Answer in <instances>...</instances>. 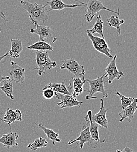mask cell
I'll return each instance as SVG.
<instances>
[{
	"mask_svg": "<svg viewBox=\"0 0 137 152\" xmlns=\"http://www.w3.org/2000/svg\"><path fill=\"white\" fill-rule=\"evenodd\" d=\"M117 152H134L129 147L126 146L124 149L122 150H117Z\"/></svg>",
	"mask_w": 137,
	"mask_h": 152,
	"instance_id": "cell-29",
	"label": "cell"
},
{
	"mask_svg": "<svg viewBox=\"0 0 137 152\" xmlns=\"http://www.w3.org/2000/svg\"><path fill=\"white\" fill-rule=\"evenodd\" d=\"M11 49L8 51L10 57L18 58L20 57V53L22 51V42L20 39H11Z\"/></svg>",
	"mask_w": 137,
	"mask_h": 152,
	"instance_id": "cell-18",
	"label": "cell"
},
{
	"mask_svg": "<svg viewBox=\"0 0 137 152\" xmlns=\"http://www.w3.org/2000/svg\"><path fill=\"white\" fill-rule=\"evenodd\" d=\"M92 111H89L87 112V115L85 116V120L89 123V130L91 136L92 138L96 142L104 143L105 142L106 139L103 140H100L99 137V133H98V127L99 125L96 122L92 121Z\"/></svg>",
	"mask_w": 137,
	"mask_h": 152,
	"instance_id": "cell-13",
	"label": "cell"
},
{
	"mask_svg": "<svg viewBox=\"0 0 137 152\" xmlns=\"http://www.w3.org/2000/svg\"><path fill=\"white\" fill-rule=\"evenodd\" d=\"M117 57V55L113 56V60L109 63L107 67L105 69V73L106 75V77H108V84H111L114 79L119 80L122 76L124 75V74L122 72H119L117 69L116 62Z\"/></svg>",
	"mask_w": 137,
	"mask_h": 152,
	"instance_id": "cell-10",
	"label": "cell"
},
{
	"mask_svg": "<svg viewBox=\"0 0 137 152\" xmlns=\"http://www.w3.org/2000/svg\"><path fill=\"white\" fill-rule=\"evenodd\" d=\"M106 77L105 73L101 77H99L95 80L86 79V81L89 83L90 86V88L87 91L89 94L86 96V99H96L97 96H95V94L96 93H101L103 95V98H107L108 95L105 91L104 87V77Z\"/></svg>",
	"mask_w": 137,
	"mask_h": 152,
	"instance_id": "cell-4",
	"label": "cell"
},
{
	"mask_svg": "<svg viewBox=\"0 0 137 152\" xmlns=\"http://www.w3.org/2000/svg\"><path fill=\"white\" fill-rule=\"evenodd\" d=\"M124 22H125V20L124 19L120 20L119 19L118 15H117L116 17L112 15L107 19L108 25L110 27H113L117 29L118 36H119L121 35L120 25L123 24L124 23Z\"/></svg>",
	"mask_w": 137,
	"mask_h": 152,
	"instance_id": "cell-25",
	"label": "cell"
},
{
	"mask_svg": "<svg viewBox=\"0 0 137 152\" xmlns=\"http://www.w3.org/2000/svg\"><path fill=\"white\" fill-rule=\"evenodd\" d=\"M116 94L118 95L120 99H121V107H122V110L125 109L126 107H127L128 106H129L135 99L136 98L133 97H126L124 95H122L120 93L118 92L117 91H116Z\"/></svg>",
	"mask_w": 137,
	"mask_h": 152,
	"instance_id": "cell-27",
	"label": "cell"
},
{
	"mask_svg": "<svg viewBox=\"0 0 137 152\" xmlns=\"http://www.w3.org/2000/svg\"><path fill=\"white\" fill-rule=\"evenodd\" d=\"M0 121H2L5 123H7L9 126L11 128V124L15 123V121H22V114L19 110H13L11 108H8L4 114V117Z\"/></svg>",
	"mask_w": 137,
	"mask_h": 152,
	"instance_id": "cell-14",
	"label": "cell"
},
{
	"mask_svg": "<svg viewBox=\"0 0 137 152\" xmlns=\"http://www.w3.org/2000/svg\"><path fill=\"white\" fill-rule=\"evenodd\" d=\"M81 4V5L85 6L86 7V14L85 18L87 22H90L92 21L93 18L99 13V12L101 10H105L107 11H110L119 15V10L118 8L117 11H114L112 10L108 9L106 8L103 4V2L100 0H87V2H83L78 0H75Z\"/></svg>",
	"mask_w": 137,
	"mask_h": 152,
	"instance_id": "cell-2",
	"label": "cell"
},
{
	"mask_svg": "<svg viewBox=\"0 0 137 152\" xmlns=\"http://www.w3.org/2000/svg\"><path fill=\"white\" fill-rule=\"evenodd\" d=\"M45 88H50L54 92L59 93L62 94H68L71 95L68 91L67 87L66 86L64 82L62 83H49L46 85L44 87Z\"/></svg>",
	"mask_w": 137,
	"mask_h": 152,
	"instance_id": "cell-22",
	"label": "cell"
},
{
	"mask_svg": "<svg viewBox=\"0 0 137 152\" xmlns=\"http://www.w3.org/2000/svg\"><path fill=\"white\" fill-rule=\"evenodd\" d=\"M35 55L37 67L34 70H38L39 76H42L43 74L45 75L47 70H51L56 66V62L51 60L48 51L36 50Z\"/></svg>",
	"mask_w": 137,
	"mask_h": 152,
	"instance_id": "cell-3",
	"label": "cell"
},
{
	"mask_svg": "<svg viewBox=\"0 0 137 152\" xmlns=\"http://www.w3.org/2000/svg\"><path fill=\"white\" fill-rule=\"evenodd\" d=\"M36 26L35 29H31L30 32L31 34H37L39 37V41L46 42L47 40H51L52 43L51 39H52L54 32L49 26L43 25H39L38 22H35L33 23Z\"/></svg>",
	"mask_w": 137,
	"mask_h": 152,
	"instance_id": "cell-9",
	"label": "cell"
},
{
	"mask_svg": "<svg viewBox=\"0 0 137 152\" xmlns=\"http://www.w3.org/2000/svg\"><path fill=\"white\" fill-rule=\"evenodd\" d=\"M48 146V141L46 139L38 137L32 143H29L27 146V148L32 151H36L40 148H45Z\"/></svg>",
	"mask_w": 137,
	"mask_h": 152,
	"instance_id": "cell-26",
	"label": "cell"
},
{
	"mask_svg": "<svg viewBox=\"0 0 137 152\" xmlns=\"http://www.w3.org/2000/svg\"><path fill=\"white\" fill-rule=\"evenodd\" d=\"M10 78V77H8V76H3L0 75V83H1L4 80L7 79V78Z\"/></svg>",
	"mask_w": 137,
	"mask_h": 152,
	"instance_id": "cell-31",
	"label": "cell"
},
{
	"mask_svg": "<svg viewBox=\"0 0 137 152\" xmlns=\"http://www.w3.org/2000/svg\"><path fill=\"white\" fill-rule=\"evenodd\" d=\"M20 3L23 8L28 13L30 20L32 23L35 22H42L44 25L49 18L45 11V8L48 6L46 4L45 5L38 4L37 3L32 4L26 0H21Z\"/></svg>",
	"mask_w": 137,
	"mask_h": 152,
	"instance_id": "cell-1",
	"label": "cell"
},
{
	"mask_svg": "<svg viewBox=\"0 0 137 152\" xmlns=\"http://www.w3.org/2000/svg\"><path fill=\"white\" fill-rule=\"evenodd\" d=\"M97 15V20L95 23L94 26L90 29H87L86 31V33H90L91 34H93L95 33H97L101 35V38L104 39V22L102 20V18L100 14H96Z\"/></svg>",
	"mask_w": 137,
	"mask_h": 152,
	"instance_id": "cell-20",
	"label": "cell"
},
{
	"mask_svg": "<svg viewBox=\"0 0 137 152\" xmlns=\"http://www.w3.org/2000/svg\"><path fill=\"white\" fill-rule=\"evenodd\" d=\"M101 106L98 113L92 115V121L96 122L102 128H108V120L107 119L106 114L108 109H105L104 105V100L103 98L100 99Z\"/></svg>",
	"mask_w": 137,
	"mask_h": 152,
	"instance_id": "cell-12",
	"label": "cell"
},
{
	"mask_svg": "<svg viewBox=\"0 0 137 152\" xmlns=\"http://www.w3.org/2000/svg\"><path fill=\"white\" fill-rule=\"evenodd\" d=\"M12 82L13 81L11 80L10 77L9 78L4 80L2 81L3 86H0V89L8 97H9L11 99L14 100L15 98H14V96L12 94V91H13Z\"/></svg>",
	"mask_w": 137,
	"mask_h": 152,
	"instance_id": "cell-21",
	"label": "cell"
},
{
	"mask_svg": "<svg viewBox=\"0 0 137 152\" xmlns=\"http://www.w3.org/2000/svg\"><path fill=\"white\" fill-rule=\"evenodd\" d=\"M87 34L90 40L92 41L94 48L97 51L109 58H113V56L110 53L111 50L110 49L107 43L104 38L95 37L93 34L90 33H87Z\"/></svg>",
	"mask_w": 137,
	"mask_h": 152,
	"instance_id": "cell-6",
	"label": "cell"
},
{
	"mask_svg": "<svg viewBox=\"0 0 137 152\" xmlns=\"http://www.w3.org/2000/svg\"><path fill=\"white\" fill-rule=\"evenodd\" d=\"M19 136L16 132H11L7 134H3L1 137H0V143L3 145L4 147H7L10 149L11 147L17 146L18 145L17 142V140Z\"/></svg>",
	"mask_w": 137,
	"mask_h": 152,
	"instance_id": "cell-16",
	"label": "cell"
},
{
	"mask_svg": "<svg viewBox=\"0 0 137 152\" xmlns=\"http://www.w3.org/2000/svg\"><path fill=\"white\" fill-rule=\"evenodd\" d=\"M55 96L57 99L60 100V102L57 103V105L62 109L66 108H72L73 107L78 106L80 108L83 102L78 101L76 98L72 95L62 94L59 93L55 92Z\"/></svg>",
	"mask_w": 137,
	"mask_h": 152,
	"instance_id": "cell-8",
	"label": "cell"
},
{
	"mask_svg": "<svg viewBox=\"0 0 137 152\" xmlns=\"http://www.w3.org/2000/svg\"><path fill=\"white\" fill-rule=\"evenodd\" d=\"M11 64V70L9 72L10 78L16 83H23L25 80V69L21 67L17 63L14 62L10 58Z\"/></svg>",
	"mask_w": 137,
	"mask_h": 152,
	"instance_id": "cell-11",
	"label": "cell"
},
{
	"mask_svg": "<svg viewBox=\"0 0 137 152\" xmlns=\"http://www.w3.org/2000/svg\"><path fill=\"white\" fill-rule=\"evenodd\" d=\"M60 69H66L78 78L83 77L85 74L84 66L80 65L75 59L72 58L64 60L63 63L60 66Z\"/></svg>",
	"mask_w": 137,
	"mask_h": 152,
	"instance_id": "cell-7",
	"label": "cell"
},
{
	"mask_svg": "<svg viewBox=\"0 0 137 152\" xmlns=\"http://www.w3.org/2000/svg\"><path fill=\"white\" fill-rule=\"evenodd\" d=\"M0 18L1 19H3L5 22H8V19H7V17L5 15V14L2 12H0Z\"/></svg>",
	"mask_w": 137,
	"mask_h": 152,
	"instance_id": "cell-30",
	"label": "cell"
},
{
	"mask_svg": "<svg viewBox=\"0 0 137 152\" xmlns=\"http://www.w3.org/2000/svg\"><path fill=\"white\" fill-rule=\"evenodd\" d=\"M137 110V98H135L134 101L125 109L122 110L118 113V115L121 116L119 120V122H123L125 119H128V122H131L134 118V114Z\"/></svg>",
	"mask_w": 137,
	"mask_h": 152,
	"instance_id": "cell-15",
	"label": "cell"
},
{
	"mask_svg": "<svg viewBox=\"0 0 137 152\" xmlns=\"http://www.w3.org/2000/svg\"><path fill=\"white\" fill-rule=\"evenodd\" d=\"M27 49L39 51H53V48L49 43L44 41H38L28 46Z\"/></svg>",
	"mask_w": 137,
	"mask_h": 152,
	"instance_id": "cell-23",
	"label": "cell"
},
{
	"mask_svg": "<svg viewBox=\"0 0 137 152\" xmlns=\"http://www.w3.org/2000/svg\"><path fill=\"white\" fill-rule=\"evenodd\" d=\"M73 80V93L72 95L75 97H77L78 96L81 94L84 90L83 86L86 82V80L84 79V76L81 78L75 77L72 78Z\"/></svg>",
	"mask_w": 137,
	"mask_h": 152,
	"instance_id": "cell-19",
	"label": "cell"
},
{
	"mask_svg": "<svg viewBox=\"0 0 137 152\" xmlns=\"http://www.w3.org/2000/svg\"><path fill=\"white\" fill-rule=\"evenodd\" d=\"M8 55H9V53H8V52H7L5 54H4V55H2V56H0V62L1 61V60L4 58H5V57H7V56H8Z\"/></svg>",
	"mask_w": 137,
	"mask_h": 152,
	"instance_id": "cell-32",
	"label": "cell"
},
{
	"mask_svg": "<svg viewBox=\"0 0 137 152\" xmlns=\"http://www.w3.org/2000/svg\"><path fill=\"white\" fill-rule=\"evenodd\" d=\"M42 95L46 99H51L55 96V92L50 88H43L42 91Z\"/></svg>",
	"mask_w": 137,
	"mask_h": 152,
	"instance_id": "cell-28",
	"label": "cell"
},
{
	"mask_svg": "<svg viewBox=\"0 0 137 152\" xmlns=\"http://www.w3.org/2000/svg\"><path fill=\"white\" fill-rule=\"evenodd\" d=\"M38 126L39 128L43 131L44 133L46 134V135L48 137V139H49L50 140H51L52 141L53 145H55L56 142H58V143L60 142V139L58 138L59 133L55 132L52 129L46 128L42 123H39V124L38 125Z\"/></svg>",
	"mask_w": 137,
	"mask_h": 152,
	"instance_id": "cell-24",
	"label": "cell"
},
{
	"mask_svg": "<svg viewBox=\"0 0 137 152\" xmlns=\"http://www.w3.org/2000/svg\"><path fill=\"white\" fill-rule=\"evenodd\" d=\"M46 4L49 5L50 7L49 10H48L46 12H49L54 10L60 11L64 8H74L78 7L83 6V5L81 4V5L75 4H73L71 5L66 4L62 1V0H51L50 1L48 2Z\"/></svg>",
	"mask_w": 137,
	"mask_h": 152,
	"instance_id": "cell-17",
	"label": "cell"
},
{
	"mask_svg": "<svg viewBox=\"0 0 137 152\" xmlns=\"http://www.w3.org/2000/svg\"><path fill=\"white\" fill-rule=\"evenodd\" d=\"M77 142H80L77 145H79V146L81 149H83L84 145L86 143H87L89 144V145L92 149L97 148V143L91 136V134L90 133V130H89V123L88 122H87L86 125L83 128L78 137H77L75 140H71L69 141L68 145H72L73 143Z\"/></svg>",
	"mask_w": 137,
	"mask_h": 152,
	"instance_id": "cell-5",
	"label": "cell"
}]
</instances>
